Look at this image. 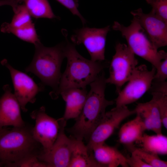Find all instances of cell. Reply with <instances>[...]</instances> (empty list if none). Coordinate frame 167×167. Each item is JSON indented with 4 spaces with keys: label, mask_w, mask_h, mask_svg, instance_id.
Here are the masks:
<instances>
[{
    "label": "cell",
    "mask_w": 167,
    "mask_h": 167,
    "mask_svg": "<svg viewBox=\"0 0 167 167\" xmlns=\"http://www.w3.org/2000/svg\"><path fill=\"white\" fill-rule=\"evenodd\" d=\"M139 141L144 151L158 155L167 154V138L162 134L152 135L143 134Z\"/></svg>",
    "instance_id": "cell-20"
},
{
    "label": "cell",
    "mask_w": 167,
    "mask_h": 167,
    "mask_svg": "<svg viewBox=\"0 0 167 167\" xmlns=\"http://www.w3.org/2000/svg\"><path fill=\"white\" fill-rule=\"evenodd\" d=\"M7 167H49L46 163L40 161L37 155H32L24 158L16 162L6 164Z\"/></svg>",
    "instance_id": "cell-26"
},
{
    "label": "cell",
    "mask_w": 167,
    "mask_h": 167,
    "mask_svg": "<svg viewBox=\"0 0 167 167\" xmlns=\"http://www.w3.org/2000/svg\"><path fill=\"white\" fill-rule=\"evenodd\" d=\"M68 167H102L95 160L83 140L75 139Z\"/></svg>",
    "instance_id": "cell-17"
},
{
    "label": "cell",
    "mask_w": 167,
    "mask_h": 167,
    "mask_svg": "<svg viewBox=\"0 0 167 167\" xmlns=\"http://www.w3.org/2000/svg\"><path fill=\"white\" fill-rule=\"evenodd\" d=\"M150 5L151 13L167 23V0H146Z\"/></svg>",
    "instance_id": "cell-27"
},
{
    "label": "cell",
    "mask_w": 167,
    "mask_h": 167,
    "mask_svg": "<svg viewBox=\"0 0 167 167\" xmlns=\"http://www.w3.org/2000/svg\"><path fill=\"white\" fill-rule=\"evenodd\" d=\"M4 93L0 98V127H19L26 123L22 117L20 105L8 85L3 86Z\"/></svg>",
    "instance_id": "cell-14"
},
{
    "label": "cell",
    "mask_w": 167,
    "mask_h": 167,
    "mask_svg": "<svg viewBox=\"0 0 167 167\" xmlns=\"http://www.w3.org/2000/svg\"><path fill=\"white\" fill-rule=\"evenodd\" d=\"M132 152L137 154L151 167H166L167 162L161 160L157 155L146 152L141 148H133Z\"/></svg>",
    "instance_id": "cell-24"
},
{
    "label": "cell",
    "mask_w": 167,
    "mask_h": 167,
    "mask_svg": "<svg viewBox=\"0 0 167 167\" xmlns=\"http://www.w3.org/2000/svg\"><path fill=\"white\" fill-rule=\"evenodd\" d=\"M106 79L102 72L89 84L90 90L82 109L73 126L67 130L75 139L88 140L91 133L104 118L106 108L115 103L105 98Z\"/></svg>",
    "instance_id": "cell-1"
},
{
    "label": "cell",
    "mask_w": 167,
    "mask_h": 167,
    "mask_svg": "<svg viewBox=\"0 0 167 167\" xmlns=\"http://www.w3.org/2000/svg\"><path fill=\"white\" fill-rule=\"evenodd\" d=\"M65 44L60 43L50 47L44 46L41 42L35 45L33 59L25 69L27 72L37 76L43 84L52 88L50 95L52 98L58 90L62 74L60 69L65 58Z\"/></svg>",
    "instance_id": "cell-3"
},
{
    "label": "cell",
    "mask_w": 167,
    "mask_h": 167,
    "mask_svg": "<svg viewBox=\"0 0 167 167\" xmlns=\"http://www.w3.org/2000/svg\"><path fill=\"white\" fill-rule=\"evenodd\" d=\"M152 99L156 104L162 124L167 128V83L153 80L149 89Z\"/></svg>",
    "instance_id": "cell-19"
},
{
    "label": "cell",
    "mask_w": 167,
    "mask_h": 167,
    "mask_svg": "<svg viewBox=\"0 0 167 167\" xmlns=\"http://www.w3.org/2000/svg\"><path fill=\"white\" fill-rule=\"evenodd\" d=\"M126 157L129 166L131 167H151L144 162L137 154L132 152L131 156Z\"/></svg>",
    "instance_id": "cell-30"
},
{
    "label": "cell",
    "mask_w": 167,
    "mask_h": 167,
    "mask_svg": "<svg viewBox=\"0 0 167 167\" xmlns=\"http://www.w3.org/2000/svg\"><path fill=\"white\" fill-rule=\"evenodd\" d=\"M88 92L86 88H74L61 92V95L66 102L63 118L66 121L75 119L80 114L85 102Z\"/></svg>",
    "instance_id": "cell-15"
},
{
    "label": "cell",
    "mask_w": 167,
    "mask_h": 167,
    "mask_svg": "<svg viewBox=\"0 0 167 167\" xmlns=\"http://www.w3.org/2000/svg\"><path fill=\"white\" fill-rule=\"evenodd\" d=\"M5 127H3V128H1L0 127V131H1L2 130H3Z\"/></svg>",
    "instance_id": "cell-32"
},
{
    "label": "cell",
    "mask_w": 167,
    "mask_h": 167,
    "mask_svg": "<svg viewBox=\"0 0 167 167\" xmlns=\"http://www.w3.org/2000/svg\"><path fill=\"white\" fill-rule=\"evenodd\" d=\"M75 46L68 41L65 44L67 64L62 74L54 99L57 98L61 92L66 89L86 88L108 66L106 62L93 61L84 58L77 52Z\"/></svg>",
    "instance_id": "cell-2"
},
{
    "label": "cell",
    "mask_w": 167,
    "mask_h": 167,
    "mask_svg": "<svg viewBox=\"0 0 167 167\" xmlns=\"http://www.w3.org/2000/svg\"><path fill=\"white\" fill-rule=\"evenodd\" d=\"M4 166L3 164L0 161V167Z\"/></svg>",
    "instance_id": "cell-31"
},
{
    "label": "cell",
    "mask_w": 167,
    "mask_h": 167,
    "mask_svg": "<svg viewBox=\"0 0 167 167\" xmlns=\"http://www.w3.org/2000/svg\"><path fill=\"white\" fill-rule=\"evenodd\" d=\"M33 126L27 125L0 131V161L4 167L26 157L37 155L42 149L34 138Z\"/></svg>",
    "instance_id": "cell-4"
},
{
    "label": "cell",
    "mask_w": 167,
    "mask_h": 167,
    "mask_svg": "<svg viewBox=\"0 0 167 167\" xmlns=\"http://www.w3.org/2000/svg\"><path fill=\"white\" fill-rule=\"evenodd\" d=\"M10 23L6 22L7 25L12 28H18L24 26L32 21L31 16L25 5H19Z\"/></svg>",
    "instance_id": "cell-23"
},
{
    "label": "cell",
    "mask_w": 167,
    "mask_h": 167,
    "mask_svg": "<svg viewBox=\"0 0 167 167\" xmlns=\"http://www.w3.org/2000/svg\"><path fill=\"white\" fill-rule=\"evenodd\" d=\"M60 128L58 137L48 150H42L37 156L39 159L46 163L49 167H68L75 139L68 137L65 132L66 120L59 118Z\"/></svg>",
    "instance_id": "cell-8"
},
{
    "label": "cell",
    "mask_w": 167,
    "mask_h": 167,
    "mask_svg": "<svg viewBox=\"0 0 167 167\" xmlns=\"http://www.w3.org/2000/svg\"><path fill=\"white\" fill-rule=\"evenodd\" d=\"M110 30L109 26L102 28L84 27L75 30L71 39L75 45L81 44L84 45L91 60L104 61L106 36Z\"/></svg>",
    "instance_id": "cell-10"
},
{
    "label": "cell",
    "mask_w": 167,
    "mask_h": 167,
    "mask_svg": "<svg viewBox=\"0 0 167 167\" xmlns=\"http://www.w3.org/2000/svg\"><path fill=\"white\" fill-rule=\"evenodd\" d=\"M31 117L35 121L32 130L33 137L41 145L43 151L49 150L59 132V119H56L48 115L44 106L33 111Z\"/></svg>",
    "instance_id": "cell-11"
},
{
    "label": "cell",
    "mask_w": 167,
    "mask_h": 167,
    "mask_svg": "<svg viewBox=\"0 0 167 167\" xmlns=\"http://www.w3.org/2000/svg\"><path fill=\"white\" fill-rule=\"evenodd\" d=\"M96 161L102 167H129L126 157L116 148L104 143L94 146L92 149Z\"/></svg>",
    "instance_id": "cell-16"
},
{
    "label": "cell",
    "mask_w": 167,
    "mask_h": 167,
    "mask_svg": "<svg viewBox=\"0 0 167 167\" xmlns=\"http://www.w3.org/2000/svg\"><path fill=\"white\" fill-rule=\"evenodd\" d=\"M131 13L138 21L156 49L167 45V23L151 12L144 13L141 8Z\"/></svg>",
    "instance_id": "cell-13"
},
{
    "label": "cell",
    "mask_w": 167,
    "mask_h": 167,
    "mask_svg": "<svg viewBox=\"0 0 167 167\" xmlns=\"http://www.w3.org/2000/svg\"><path fill=\"white\" fill-rule=\"evenodd\" d=\"M156 71L153 66L150 71L144 64L137 66L127 85L118 93L115 100L116 107L126 105L140 98L149 90Z\"/></svg>",
    "instance_id": "cell-7"
},
{
    "label": "cell",
    "mask_w": 167,
    "mask_h": 167,
    "mask_svg": "<svg viewBox=\"0 0 167 167\" xmlns=\"http://www.w3.org/2000/svg\"><path fill=\"white\" fill-rule=\"evenodd\" d=\"M1 64L9 70L14 89V94L21 109L23 112H27V104L35 102L36 96L44 90V86L37 84L29 76L14 68L6 60L2 61Z\"/></svg>",
    "instance_id": "cell-12"
},
{
    "label": "cell",
    "mask_w": 167,
    "mask_h": 167,
    "mask_svg": "<svg viewBox=\"0 0 167 167\" xmlns=\"http://www.w3.org/2000/svg\"><path fill=\"white\" fill-rule=\"evenodd\" d=\"M66 8L74 15L77 16L83 24L86 23V20L81 15L78 9V4L77 0H56Z\"/></svg>",
    "instance_id": "cell-28"
},
{
    "label": "cell",
    "mask_w": 167,
    "mask_h": 167,
    "mask_svg": "<svg viewBox=\"0 0 167 167\" xmlns=\"http://www.w3.org/2000/svg\"><path fill=\"white\" fill-rule=\"evenodd\" d=\"M112 28L121 32L126 41L127 46L135 54L149 62L156 69L163 60L167 58L165 51H158L154 47L135 18L133 17L128 26L115 21Z\"/></svg>",
    "instance_id": "cell-5"
},
{
    "label": "cell",
    "mask_w": 167,
    "mask_h": 167,
    "mask_svg": "<svg viewBox=\"0 0 167 167\" xmlns=\"http://www.w3.org/2000/svg\"><path fill=\"white\" fill-rule=\"evenodd\" d=\"M31 16L36 19L57 18L48 0H22Z\"/></svg>",
    "instance_id": "cell-22"
},
{
    "label": "cell",
    "mask_w": 167,
    "mask_h": 167,
    "mask_svg": "<svg viewBox=\"0 0 167 167\" xmlns=\"http://www.w3.org/2000/svg\"><path fill=\"white\" fill-rule=\"evenodd\" d=\"M135 113V109L130 110L126 105L116 106L106 112L103 118L90 136L86 145L88 150L92 152L94 146L104 143L124 120Z\"/></svg>",
    "instance_id": "cell-9"
},
{
    "label": "cell",
    "mask_w": 167,
    "mask_h": 167,
    "mask_svg": "<svg viewBox=\"0 0 167 167\" xmlns=\"http://www.w3.org/2000/svg\"><path fill=\"white\" fill-rule=\"evenodd\" d=\"M115 53L109 65V77L107 83L114 85L118 93L128 82L138 64L135 54L127 45L118 42L116 45Z\"/></svg>",
    "instance_id": "cell-6"
},
{
    "label": "cell",
    "mask_w": 167,
    "mask_h": 167,
    "mask_svg": "<svg viewBox=\"0 0 167 167\" xmlns=\"http://www.w3.org/2000/svg\"><path fill=\"white\" fill-rule=\"evenodd\" d=\"M146 130L141 118L136 114L134 119L125 123L121 128L118 135L119 141L124 144L131 145L140 139Z\"/></svg>",
    "instance_id": "cell-18"
},
{
    "label": "cell",
    "mask_w": 167,
    "mask_h": 167,
    "mask_svg": "<svg viewBox=\"0 0 167 167\" xmlns=\"http://www.w3.org/2000/svg\"><path fill=\"white\" fill-rule=\"evenodd\" d=\"M144 103L148 110L152 118L153 125V131L156 134H161L162 123L160 114L156 104L152 99Z\"/></svg>",
    "instance_id": "cell-25"
},
{
    "label": "cell",
    "mask_w": 167,
    "mask_h": 167,
    "mask_svg": "<svg viewBox=\"0 0 167 167\" xmlns=\"http://www.w3.org/2000/svg\"><path fill=\"white\" fill-rule=\"evenodd\" d=\"M0 30L3 33H12L20 39L34 45L40 42L32 21L18 28L10 27L5 22L1 25Z\"/></svg>",
    "instance_id": "cell-21"
},
{
    "label": "cell",
    "mask_w": 167,
    "mask_h": 167,
    "mask_svg": "<svg viewBox=\"0 0 167 167\" xmlns=\"http://www.w3.org/2000/svg\"><path fill=\"white\" fill-rule=\"evenodd\" d=\"M167 78V58L162 61L156 69L153 80L159 81H166Z\"/></svg>",
    "instance_id": "cell-29"
}]
</instances>
